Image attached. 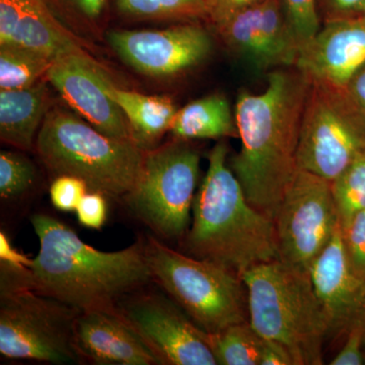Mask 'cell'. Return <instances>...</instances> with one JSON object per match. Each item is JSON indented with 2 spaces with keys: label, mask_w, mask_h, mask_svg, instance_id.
I'll return each mask as SVG.
<instances>
[{
  "label": "cell",
  "mask_w": 365,
  "mask_h": 365,
  "mask_svg": "<svg viewBox=\"0 0 365 365\" xmlns=\"http://www.w3.org/2000/svg\"><path fill=\"white\" fill-rule=\"evenodd\" d=\"M311 81L297 68L268 74L265 90L242 91L235 108L241 150L228 165L252 205L272 218L297 169L300 125Z\"/></svg>",
  "instance_id": "6da1fadb"
},
{
  "label": "cell",
  "mask_w": 365,
  "mask_h": 365,
  "mask_svg": "<svg viewBox=\"0 0 365 365\" xmlns=\"http://www.w3.org/2000/svg\"><path fill=\"white\" fill-rule=\"evenodd\" d=\"M32 225L40 251L29 269L31 285L76 311L116 307L153 279L145 247L139 242L104 252L52 216L34 215Z\"/></svg>",
  "instance_id": "7a4b0ae2"
},
{
  "label": "cell",
  "mask_w": 365,
  "mask_h": 365,
  "mask_svg": "<svg viewBox=\"0 0 365 365\" xmlns=\"http://www.w3.org/2000/svg\"><path fill=\"white\" fill-rule=\"evenodd\" d=\"M227 155L225 143L209 153L187 245L194 257L241 276L254 266L277 260L279 252L274 220L250 203Z\"/></svg>",
  "instance_id": "3957f363"
},
{
  "label": "cell",
  "mask_w": 365,
  "mask_h": 365,
  "mask_svg": "<svg viewBox=\"0 0 365 365\" xmlns=\"http://www.w3.org/2000/svg\"><path fill=\"white\" fill-rule=\"evenodd\" d=\"M241 278L255 330L283 346L294 365L324 364L329 327L309 273L277 259L254 266Z\"/></svg>",
  "instance_id": "277c9868"
},
{
  "label": "cell",
  "mask_w": 365,
  "mask_h": 365,
  "mask_svg": "<svg viewBox=\"0 0 365 365\" xmlns=\"http://www.w3.org/2000/svg\"><path fill=\"white\" fill-rule=\"evenodd\" d=\"M37 150L57 176L78 178L91 191L111 198H127L133 191L146 153L131 139L106 135L60 108L46 115L38 132Z\"/></svg>",
  "instance_id": "5b68a950"
},
{
  "label": "cell",
  "mask_w": 365,
  "mask_h": 365,
  "mask_svg": "<svg viewBox=\"0 0 365 365\" xmlns=\"http://www.w3.org/2000/svg\"><path fill=\"white\" fill-rule=\"evenodd\" d=\"M29 269L0 265V353L9 359L81 364L74 341L79 312L35 289Z\"/></svg>",
  "instance_id": "8992f818"
},
{
  "label": "cell",
  "mask_w": 365,
  "mask_h": 365,
  "mask_svg": "<svg viewBox=\"0 0 365 365\" xmlns=\"http://www.w3.org/2000/svg\"><path fill=\"white\" fill-rule=\"evenodd\" d=\"M153 280L204 332L215 334L249 321L248 297L241 276L155 239L145 247Z\"/></svg>",
  "instance_id": "52a82bcc"
},
{
  "label": "cell",
  "mask_w": 365,
  "mask_h": 365,
  "mask_svg": "<svg viewBox=\"0 0 365 365\" xmlns=\"http://www.w3.org/2000/svg\"><path fill=\"white\" fill-rule=\"evenodd\" d=\"M365 150V116L347 88L311 81L300 125L297 168L333 181Z\"/></svg>",
  "instance_id": "ba28073f"
},
{
  "label": "cell",
  "mask_w": 365,
  "mask_h": 365,
  "mask_svg": "<svg viewBox=\"0 0 365 365\" xmlns=\"http://www.w3.org/2000/svg\"><path fill=\"white\" fill-rule=\"evenodd\" d=\"M200 160L198 151L180 139L145 153L140 176L127 199L163 237L180 239L188 230Z\"/></svg>",
  "instance_id": "9c48e42d"
},
{
  "label": "cell",
  "mask_w": 365,
  "mask_h": 365,
  "mask_svg": "<svg viewBox=\"0 0 365 365\" xmlns=\"http://www.w3.org/2000/svg\"><path fill=\"white\" fill-rule=\"evenodd\" d=\"M274 225L279 260L309 272L340 225L331 181L297 169Z\"/></svg>",
  "instance_id": "30bf717a"
},
{
  "label": "cell",
  "mask_w": 365,
  "mask_h": 365,
  "mask_svg": "<svg viewBox=\"0 0 365 365\" xmlns=\"http://www.w3.org/2000/svg\"><path fill=\"white\" fill-rule=\"evenodd\" d=\"M116 309L162 364L217 365L207 334L170 300L158 295L124 297Z\"/></svg>",
  "instance_id": "8fae6325"
},
{
  "label": "cell",
  "mask_w": 365,
  "mask_h": 365,
  "mask_svg": "<svg viewBox=\"0 0 365 365\" xmlns=\"http://www.w3.org/2000/svg\"><path fill=\"white\" fill-rule=\"evenodd\" d=\"M108 41L125 63L157 78L176 76L207 58L212 40L196 25L157 31H112Z\"/></svg>",
  "instance_id": "7c38bea8"
},
{
  "label": "cell",
  "mask_w": 365,
  "mask_h": 365,
  "mask_svg": "<svg viewBox=\"0 0 365 365\" xmlns=\"http://www.w3.org/2000/svg\"><path fill=\"white\" fill-rule=\"evenodd\" d=\"M223 43L259 71L294 66L300 44L282 0H261L216 26Z\"/></svg>",
  "instance_id": "4fadbf2b"
},
{
  "label": "cell",
  "mask_w": 365,
  "mask_h": 365,
  "mask_svg": "<svg viewBox=\"0 0 365 365\" xmlns=\"http://www.w3.org/2000/svg\"><path fill=\"white\" fill-rule=\"evenodd\" d=\"M105 76L88 54H71L54 60L46 78L91 126L113 138L132 140L123 112L106 91Z\"/></svg>",
  "instance_id": "5bb4252c"
},
{
  "label": "cell",
  "mask_w": 365,
  "mask_h": 365,
  "mask_svg": "<svg viewBox=\"0 0 365 365\" xmlns=\"http://www.w3.org/2000/svg\"><path fill=\"white\" fill-rule=\"evenodd\" d=\"M312 284L327 319L329 338L345 336L365 312V282L353 272L338 227L309 270Z\"/></svg>",
  "instance_id": "9a60e30c"
},
{
  "label": "cell",
  "mask_w": 365,
  "mask_h": 365,
  "mask_svg": "<svg viewBox=\"0 0 365 365\" xmlns=\"http://www.w3.org/2000/svg\"><path fill=\"white\" fill-rule=\"evenodd\" d=\"M365 66V18L324 23L300 47L294 68L311 81L346 88Z\"/></svg>",
  "instance_id": "2e32d148"
},
{
  "label": "cell",
  "mask_w": 365,
  "mask_h": 365,
  "mask_svg": "<svg viewBox=\"0 0 365 365\" xmlns=\"http://www.w3.org/2000/svg\"><path fill=\"white\" fill-rule=\"evenodd\" d=\"M74 341L81 360L93 364H162L116 307L79 312Z\"/></svg>",
  "instance_id": "e0dca14e"
},
{
  "label": "cell",
  "mask_w": 365,
  "mask_h": 365,
  "mask_svg": "<svg viewBox=\"0 0 365 365\" xmlns=\"http://www.w3.org/2000/svg\"><path fill=\"white\" fill-rule=\"evenodd\" d=\"M40 53L54 61L86 54L78 38L53 14L48 0H0V46Z\"/></svg>",
  "instance_id": "ac0fdd59"
},
{
  "label": "cell",
  "mask_w": 365,
  "mask_h": 365,
  "mask_svg": "<svg viewBox=\"0 0 365 365\" xmlns=\"http://www.w3.org/2000/svg\"><path fill=\"white\" fill-rule=\"evenodd\" d=\"M44 81L20 90H0V137L4 143L30 150L48 113Z\"/></svg>",
  "instance_id": "d6986e66"
},
{
  "label": "cell",
  "mask_w": 365,
  "mask_h": 365,
  "mask_svg": "<svg viewBox=\"0 0 365 365\" xmlns=\"http://www.w3.org/2000/svg\"><path fill=\"white\" fill-rule=\"evenodd\" d=\"M104 83L108 95L123 112L132 140L139 148L145 150L170 130L178 110L169 98L123 90L115 85L107 74Z\"/></svg>",
  "instance_id": "ffe728a7"
},
{
  "label": "cell",
  "mask_w": 365,
  "mask_h": 365,
  "mask_svg": "<svg viewBox=\"0 0 365 365\" xmlns=\"http://www.w3.org/2000/svg\"><path fill=\"white\" fill-rule=\"evenodd\" d=\"M170 131L180 140L239 137L235 113L222 93L199 98L178 110Z\"/></svg>",
  "instance_id": "44dd1931"
},
{
  "label": "cell",
  "mask_w": 365,
  "mask_h": 365,
  "mask_svg": "<svg viewBox=\"0 0 365 365\" xmlns=\"http://www.w3.org/2000/svg\"><path fill=\"white\" fill-rule=\"evenodd\" d=\"M207 334V342L220 365H260L265 339L249 321Z\"/></svg>",
  "instance_id": "7402d4cb"
},
{
  "label": "cell",
  "mask_w": 365,
  "mask_h": 365,
  "mask_svg": "<svg viewBox=\"0 0 365 365\" xmlns=\"http://www.w3.org/2000/svg\"><path fill=\"white\" fill-rule=\"evenodd\" d=\"M53 60L16 46H0V90L29 88L47 76Z\"/></svg>",
  "instance_id": "603a6c76"
},
{
  "label": "cell",
  "mask_w": 365,
  "mask_h": 365,
  "mask_svg": "<svg viewBox=\"0 0 365 365\" xmlns=\"http://www.w3.org/2000/svg\"><path fill=\"white\" fill-rule=\"evenodd\" d=\"M331 184L340 225L344 227L353 216L365 209V150Z\"/></svg>",
  "instance_id": "cb8c5ba5"
},
{
  "label": "cell",
  "mask_w": 365,
  "mask_h": 365,
  "mask_svg": "<svg viewBox=\"0 0 365 365\" xmlns=\"http://www.w3.org/2000/svg\"><path fill=\"white\" fill-rule=\"evenodd\" d=\"M125 14L146 19L206 18L204 0H116Z\"/></svg>",
  "instance_id": "d4e9b609"
},
{
  "label": "cell",
  "mask_w": 365,
  "mask_h": 365,
  "mask_svg": "<svg viewBox=\"0 0 365 365\" xmlns=\"http://www.w3.org/2000/svg\"><path fill=\"white\" fill-rule=\"evenodd\" d=\"M36 179L35 165L25 155L14 151L0 153V196L11 199L32 187Z\"/></svg>",
  "instance_id": "484cf974"
},
{
  "label": "cell",
  "mask_w": 365,
  "mask_h": 365,
  "mask_svg": "<svg viewBox=\"0 0 365 365\" xmlns=\"http://www.w3.org/2000/svg\"><path fill=\"white\" fill-rule=\"evenodd\" d=\"M282 2L288 23L302 47L321 29L318 0H282Z\"/></svg>",
  "instance_id": "4316f807"
},
{
  "label": "cell",
  "mask_w": 365,
  "mask_h": 365,
  "mask_svg": "<svg viewBox=\"0 0 365 365\" xmlns=\"http://www.w3.org/2000/svg\"><path fill=\"white\" fill-rule=\"evenodd\" d=\"M342 228L343 242L353 272L365 282V209Z\"/></svg>",
  "instance_id": "83f0119b"
},
{
  "label": "cell",
  "mask_w": 365,
  "mask_h": 365,
  "mask_svg": "<svg viewBox=\"0 0 365 365\" xmlns=\"http://www.w3.org/2000/svg\"><path fill=\"white\" fill-rule=\"evenodd\" d=\"M88 190V185L83 180L62 175L52 182L50 187V199L55 208L64 212H71L76 210Z\"/></svg>",
  "instance_id": "f1b7e54d"
},
{
  "label": "cell",
  "mask_w": 365,
  "mask_h": 365,
  "mask_svg": "<svg viewBox=\"0 0 365 365\" xmlns=\"http://www.w3.org/2000/svg\"><path fill=\"white\" fill-rule=\"evenodd\" d=\"M365 312L345 335V342L331 365H364Z\"/></svg>",
  "instance_id": "f546056e"
},
{
  "label": "cell",
  "mask_w": 365,
  "mask_h": 365,
  "mask_svg": "<svg viewBox=\"0 0 365 365\" xmlns=\"http://www.w3.org/2000/svg\"><path fill=\"white\" fill-rule=\"evenodd\" d=\"M105 194L88 190L76 208V217L83 227L101 230L108 216V204Z\"/></svg>",
  "instance_id": "4dcf8cb0"
},
{
  "label": "cell",
  "mask_w": 365,
  "mask_h": 365,
  "mask_svg": "<svg viewBox=\"0 0 365 365\" xmlns=\"http://www.w3.org/2000/svg\"><path fill=\"white\" fill-rule=\"evenodd\" d=\"M321 21L346 20L364 16L365 0H318Z\"/></svg>",
  "instance_id": "1f68e13d"
},
{
  "label": "cell",
  "mask_w": 365,
  "mask_h": 365,
  "mask_svg": "<svg viewBox=\"0 0 365 365\" xmlns=\"http://www.w3.org/2000/svg\"><path fill=\"white\" fill-rule=\"evenodd\" d=\"M259 1L261 0H204L206 19L217 26Z\"/></svg>",
  "instance_id": "d6a6232c"
},
{
  "label": "cell",
  "mask_w": 365,
  "mask_h": 365,
  "mask_svg": "<svg viewBox=\"0 0 365 365\" xmlns=\"http://www.w3.org/2000/svg\"><path fill=\"white\" fill-rule=\"evenodd\" d=\"M260 365H294V361L283 346L265 340Z\"/></svg>",
  "instance_id": "836d02e7"
},
{
  "label": "cell",
  "mask_w": 365,
  "mask_h": 365,
  "mask_svg": "<svg viewBox=\"0 0 365 365\" xmlns=\"http://www.w3.org/2000/svg\"><path fill=\"white\" fill-rule=\"evenodd\" d=\"M0 259L4 265L14 268H30L33 261L14 249L4 232L0 235Z\"/></svg>",
  "instance_id": "e575fe53"
},
{
  "label": "cell",
  "mask_w": 365,
  "mask_h": 365,
  "mask_svg": "<svg viewBox=\"0 0 365 365\" xmlns=\"http://www.w3.org/2000/svg\"><path fill=\"white\" fill-rule=\"evenodd\" d=\"M79 14L90 19L96 20L104 11L106 0H66Z\"/></svg>",
  "instance_id": "d590c367"
},
{
  "label": "cell",
  "mask_w": 365,
  "mask_h": 365,
  "mask_svg": "<svg viewBox=\"0 0 365 365\" xmlns=\"http://www.w3.org/2000/svg\"><path fill=\"white\" fill-rule=\"evenodd\" d=\"M346 88L365 116V66L355 74Z\"/></svg>",
  "instance_id": "8d00e7d4"
},
{
  "label": "cell",
  "mask_w": 365,
  "mask_h": 365,
  "mask_svg": "<svg viewBox=\"0 0 365 365\" xmlns=\"http://www.w3.org/2000/svg\"><path fill=\"white\" fill-rule=\"evenodd\" d=\"M364 359H365V343H364Z\"/></svg>",
  "instance_id": "74e56055"
},
{
  "label": "cell",
  "mask_w": 365,
  "mask_h": 365,
  "mask_svg": "<svg viewBox=\"0 0 365 365\" xmlns=\"http://www.w3.org/2000/svg\"><path fill=\"white\" fill-rule=\"evenodd\" d=\"M364 18H365V13H364Z\"/></svg>",
  "instance_id": "f35d334b"
}]
</instances>
